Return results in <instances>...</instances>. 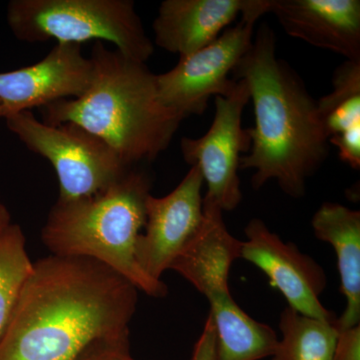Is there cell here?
Instances as JSON below:
<instances>
[{
  "instance_id": "cell-1",
  "label": "cell",
  "mask_w": 360,
  "mask_h": 360,
  "mask_svg": "<svg viewBox=\"0 0 360 360\" xmlns=\"http://www.w3.org/2000/svg\"><path fill=\"white\" fill-rule=\"evenodd\" d=\"M139 291L96 260L41 258L0 338V360H96L129 350Z\"/></svg>"
},
{
  "instance_id": "cell-2",
  "label": "cell",
  "mask_w": 360,
  "mask_h": 360,
  "mask_svg": "<svg viewBox=\"0 0 360 360\" xmlns=\"http://www.w3.org/2000/svg\"><path fill=\"white\" fill-rule=\"evenodd\" d=\"M232 75L248 84L255 115V127L248 129L250 153L241 156L239 169H255V191L276 180L290 198H303L307 179L328 156V137L317 101L292 68L276 58V35L269 25L258 28Z\"/></svg>"
},
{
  "instance_id": "cell-3",
  "label": "cell",
  "mask_w": 360,
  "mask_h": 360,
  "mask_svg": "<svg viewBox=\"0 0 360 360\" xmlns=\"http://www.w3.org/2000/svg\"><path fill=\"white\" fill-rule=\"evenodd\" d=\"M91 82L77 98L44 108L49 125L75 123L108 144L129 167L155 160L169 146L184 116L161 104L156 75L139 63L96 41Z\"/></svg>"
},
{
  "instance_id": "cell-4",
  "label": "cell",
  "mask_w": 360,
  "mask_h": 360,
  "mask_svg": "<svg viewBox=\"0 0 360 360\" xmlns=\"http://www.w3.org/2000/svg\"><path fill=\"white\" fill-rule=\"evenodd\" d=\"M151 179L130 168L101 193L52 206L41 240L52 255L96 260L153 297L167 295L162 281L146 276L135 257V246L146 221V203Z\"/></svg>"
},
{
  "instance_id": "cell-5",
  "label": "cell",
  "mask_w": 360,
  "mask_h": 360,
  "mask_svg": "<svg viewBox=\"0 0 360 360\" xmlns=\"http://www.w3.org/2000/svg\"><path fill=\"white\" fill-rule=\"evenodd\" d=\"M7 22L16 39L30 44L108 41L123 56L143 63L155 52L130 0H13Z\"/></svg>"
},
{
  "instance_id": "cell-6",
  "label": "cell",
  "mask_w": 360,
  "mask_h": 360,
  "mask_svg": "<svg viewBox=\"0 0 360 360\" xmlns=\"http://www.w3.org/2000/svg\"><path fill=\"white\" fill-rule=\"evenodd\" d=\"M6 120L26 148L51 163L59 182L58 200L94 195L134 167L125 165L103 139L75 123L46 124L32 110L13 113Z\"/></svg>"
},
{
  "instance_id": "cell-7",
  "label": "cell",
  "mask_w": 360,
  "mask_h": 360,
  "mask_svg": "<svg viewBox=\"0 0 360 360\" xmlns=\"http://www.w3.org/2000/svg\"><path fill=\"white\" fill-rule=\"evenodd\" d=\"M264 11H248L234 27L217 40L189 56L179 58L172 70L156 75V90L161 104L184 116L201 115L212 96L231 94L236 80L232 73L253 42L255 22Z\"/></svg>"
},
{
  "instance_id": "cell-8",
  "label": "cell",
  "mask_w": 360,
  "mask_h": 360,
  "mask_svg": "<svg viewBox=\"0 0 360 360\" xmlns=\"http://www.w3.org/2000/svg\"><path fill=\"white\" fill-rule=\"evenodd\" d=\"M250 101L245 80H236L231 94L215 97V115L212 127L198 139L182 137L180 150L191 167L200 168L207 184L206 198L222 210H236L243 200L238 176L241 153L250 151L248 129L243 127V113Z\"/></svg>"
},
{
  "instance_id": "cell-9",
  "label": "cell",
  "mask_w": 360,
  "mask_h": 360,
  "mask_svg": "<svg viewBox=\"0 0 360 360\" xmlns=\"http://www.w3.org/2000/svg\"><path fill=\"white\" fill-rule=\"evenodd\" d=\"M241 257L255 264L281 291L288 307L303 315L322 321L338 322L335 312L321 302L328 285L326 271L314 258L292 243H285L270 231L264 220L253 219L245 229Z\"/></svg>"
},
{
  "instance_id": "cell-10",
  "label": "cell",
  "mask_w": 360,
  "mask_h": 360,
  "mask_svg": "<svg viewBox=\"0 0 360 360\" xmlns=\"http://www.w3.org/2000/svg\"><path fill=\"white\" fill-rule=\"evenodd\" d=\"M203 179L193 165L174 191L146 203V232L139 236L135 257L142 271L155 281L161 276L194 236L203 217Z\"/></svg>"
},
{
  "instance_id": "cell-11",
  "label": "cell",
  "mask_w": 360,
  "mask_h": 360,
  "mask_svg": "<svg viewBox=\"0 0 360 360\" xmlns=\"http://www.w3.org/2000/svg\"><path fill=\"white\" fill-rule=\"evenodd\" d=\"M91 78V60L82 53V45L58 44L35 65L0 73V103L11 115L42 108L82 96Z\"/></svg>"
},
{
  "instance_id": "cell-12",
  "label": "cell",
  "mask_w": 360,
  "mask_h": 360,
  "mask_svg": "<svg viewBox=\"0 0 360 360\" xmlns=\"http://www.w3.org/2000/svg\"><path fill=\"white\" fill-rule=\"evenodd\" d=\"M269 13L291 37L360 60L359 0H271Z\"/></svg>"
},
{
  "instance_id": "cell-13",
  "label": "cell",
  "mask_w": 360,
  "mask_h": 360,
  "mask_svg": "<svg viewBox=\"0 0 360 360\" xmlns=\"http://www.w3.org/2000/svg\"><path fill=\"white\" fill-rule=\"evenodd\" d=\"M264 0H165L153 21L155 41L179 58L212 44L239 14Z\"/></svg>"
},
{
  "instance_id": "cell-14",
  "label": "cell",
  "mask_w": 360,
  "mask_h": 360,
  "mask_svg": "<svg viewBox=\"0 0 360 360\" xmlns=\"http://www.w3.org/2000/svg\"><path fill=\"white\" fill-rule=\"evenodd\" d=\"M222 212L214 200L203 198L202 221L169 269L206 298L231 291L229 271L232 264L241 257L243 241L226 229Z\"/></svg>"
},
{
  "instance_id": "cell-15",
  "label": "cell",
  "mask_w": 360,
  "mask_h": 360,
  "mask_svg": "<svg viewBox=\"0 0 360 360\" xmlns=\"http://www.w3.org/2000/svg\"><path fill=\"white\" fill-rule=\"evenodd\" d=\"M315 238L333 246L338 257L340 290L347 307L338 328L347 329L360 321V212L340 203L324 202L312 217Z\"/></svg>"
},
{
  "instance_id": "cell-16",
  "label": "cell",
  "mask_w": 360,
  "mask_h": 360,
  "mask_svg": "<svg viewBox=\"0 0 360 360\" xmlns=\"http://www.w3.org/2000/svg\"><path fill=\"white\" fill-rule=\"evenodd\" d=\"M217 335V360H260L278 345L276 331L245 314L229 292L207 297Z\"/></svg>"
},
{
  "instance_id": "cell-17",
  "label": "cell",
  "mask_w": 360,
  "mask_h": 360,
  "mask_svg": "<svg viewBox=\"0 0 360 360\" xmlns=\"http://www.w3.org/2000/svg\"><path fill=\"white\" fill-rule=\"evenodd\" d=\"M278 341L272 360H333L338 322L322 321L285 307L281 314Z\"/></svg>"
},
{
  "instance_id": "cell-18",
  "label": "cell",
  "mask_w": 360,
  "mask_h": 360,
  "mask_svg": "<svg viewBox=\"0 0 360 360\" xmlns=\"http://www.w3.org/2000/svg\"><path fill=\"white\" fill-rule=\"evenodd\" d=\"M328 139L360 127V60H347L333 78V91L317 101Z\"/></svg>"
},
{
  "instance_id": "cell-19",
  "label": "cell",
  "mask_w": 360,
  "mask_h": 360,
  "mask_svg": "<svg viewBox=\"0 0 360 360\" xmlns=\"http://www.w3.org/2000/svg\"><path fill=\"white\" fill-rule=\"evenodd\" d=\"M32 269L22 229L20 225L9 224L0 231V338Z\"/></svg>"
},
{
  "instance_id": "cell-20",
  "label": "cell",
  "mask_w": 360,
  "mask_h": 360,
  "mask_svg": "<svg viewBox=\"0 0 360 360\" xmlns=\"http://www.w3.org/2000/svg\"><path fill=\"white\" fill-rule=\"evenodd\" d=\"M329 144L335 146L338 156L355 170L360 168V127L347 130L328 139Z\"/></svg>"
},
{
  "instance_id": "cell-21",
  "label": "cell",
  "mask_w": 360,
  "mask_h": 360,
  "mask_svg": "<svg viewBox=\"0 0 360 360\" xmlns=\"http://www.w3.org/2000/svg\"><path fill=\"white\" fill-rule=\"evenodd\" d=\"M333 360H360V326L338 329Z\"/></svg>"
},
{
  "instance_id": "cell-22",
  "label": "cell",
  "mask_w": 360,
  "mask_h": 360,
  "mask_svg": "<svg viewBox=\"0 0 360 360\" xmlns=\"http://www.w3.org/2000/svg\"><path fill=\"white\" fill-rule=\"evenodd\" d=\"M191 360H217V335L210 316L206 319L202 333L194 345Z\"/></svg>"
},
{
  "instance_id": "cell-23",
  "label": "cell",
  "mask_w": 360,
  "mask_h": 360,
  "mask_svg": "<svg viewBox=\"0 0 360 360\" xmlns=\"http://www.w3.org/2000/svg\"><path fill=\"white\" fill-rule=\"evenodd\" d=\"M96 360H134L130 355L129 350H120V352H112L110 354L103 355Z\"/></svg>"
},
{
  "instance_id": "cell-24",
  "label": "cell",
  "mask_w": 360,
  "mask_h": 360,
  "mask_svg": "<svg viewBox=\"0 0 360 360\" xmlns=\"http://www.w3.org/2000/svg\"><path fill=\"white\" fill-rule=\"evenodd\" d=\"M11 224V213L7 210L6 206L0 202V231H4V229Z\"/></svg>"
},
{
  "instance_id": "cell-25",
  "label": "cell",
  "mask_w": 360,
  "mask_h": 360,
  "mask_svg": "<svg viewBox=\"0 0 360 360\" xmlns=\"http://www.w3.org/2000/svg\"><path fill=\"white\" fill-rule=\"evenodd\" d=\"M9 115H11V113H9V110H7L4 104L0 103V118H6V116H8Z\"/></svg>"
}]
</instances>
